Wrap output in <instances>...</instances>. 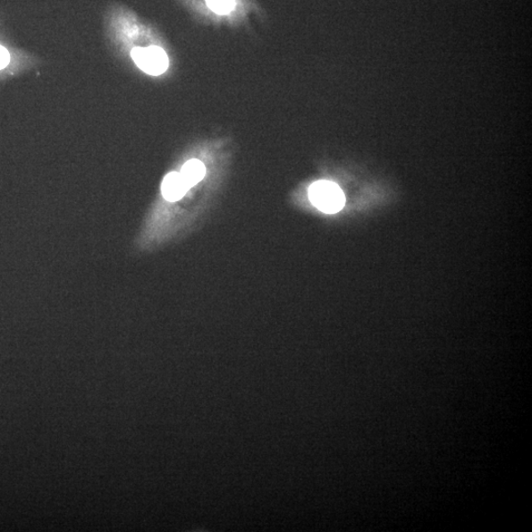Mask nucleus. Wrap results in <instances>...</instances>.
<instances>
[{
    "label": "nucleus",
    "mask_w": 532,
    "mask_h": 532,
    "mask_svg": "<svg viewBox=\"0 0 532 532\" xmlns=\"http://www.w3.org/2000/svg\"><path fill=\"white\" fill-rule=\"evenodd\" d=\"M308 198L319 210L334 215L345 205V196L336 183L330 181H318L308 189Z\"/></svg>",
    "instance_id": "f257e3e1"
},
{
    "label": "nucleus",
    "mask_w": 532,
    "mask_h": 532,
    "mask_svg": "<svg viewBox=\"0 0 532 532\" xmlns=\"http://www.w3.org/2000/svg\"><path fill=\"white\" fill-rule=\"evenodd\" d=\"M131 57L142 72L150 75H161L169 67L168 55L159 46L134 47Z\"/></svg>",
    "instance_id": "f03ea898"
},
{
    "label": "nucleus",
    "mask_w": 532,
    "mask_h": 532,
    "mask_svg": "<svg viewBox=\"0 0 532 532\" xmlns=\"http://www.w3.org/2000/svg\"><path fill=\"white\" fill-rule=\"evenodd\" d=\"M187 183L180 173L172 172L164 178L162 182L163 197L169 201H177L186 195L189 190Z\"/></svg>",
    "instance_id": "7ed1b4c3"
},
{
    "label": "nucleus",
    "mask_w": 532,
    "mask_h": 532,
    "mask_svg": "<svg viewBox=\"0 0 532 532\" xmlns=\"http://www.w3.org/2000/svg\"><path fill=\"white\" fill-rule=\"evenodd\" d=\"M206 166L199 160H190L182 166L181 176L186 182L187 186L190 189L196 186L206 176Z\"/></svg>",
    "instance_id": "20e7f679"
},
{
    "label": "nucleus",
    "mask_w": 532,
    "mask_h": 532,
    "mask_svg": "<svg viewBox=\"0 0 532 532\" xmlns=\"http://www.w3.org/2000/svg\"><path fill=\"white\" fill-rule=\"evenodd\" d=\"M212 12L220 15L230 13L236 6L235 0H206Z\"/></svg>",
    "instance_id": "39448f33"
},
{
    "label": "nucleus",
    "mask_w": 532,
    "mask_h": 532,
    "mask_svg": "<svg viewBox=\"0 0 532 532\" xmlns=\"http://www.w3.org/2000/svg\"><path fill=\"white\" fill-rule=\"evenodd\" d=\"M9 63H11V54L4 46L0 45V71L6 69Z\"/></svg>",
    "instance_id": "423d86ee"
}]
</instances>
